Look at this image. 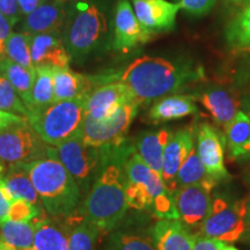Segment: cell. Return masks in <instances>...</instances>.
<instances>
[{
	"label": "cell",
	"mask_w": 250,
	"mask_h": 250,
	"mask_svg": "<svg viewBox=\"0 0 250 250\" xmlns=\"http://www.w3.org/2000/svg\"><path fill=\"white\" fill-rule=\"evenodd\" d=\"M225 136L208 123H202L196 130V148L206 173L217 184L232 179L225 166Z\"/></svg>",
	"instance_id": "cell-11"
},
{
	"label": "cell",
	"mask_w": 250,
	"mask_h": 250,
	"mask_svg": "<svg viewBox=\"0 0 250 250\" xmlns=\"http://www.w3.org/2000/svg\"><path fill=\"white\" fill-rule=\"evenodd\" d=\"M101 232L102 230L95 224L86 219L81 213L77 223L70 227L68 250H95Z\"/></svg>",
	"instance_id": "cell-33"
},
{
	"label": "cell",
	"mask_w": 250,
	"mask_h": 250,
	"mask_svg": "<svg viewBox=\"0 0 250 250\" xmlns=\"http://www.w3.org/2000/svg\"><path fill=\"white\" fill-rule=\"evenodd\" d=\"M102 148V167L88 195L81 203L80 212L101 230L110 232L123 221L129 208L123 166L133 148V143L124 140L118 145Z\"/></svg>",
	"instance_id": "cell-1"
},
{
	"label": "cell",
	"mask_w": 250,
	"mask_h": 250,
	"mask_svg": "<svg viewBox=\"0 0 250 250\" xmlns=\"http://www.w3.org/2000/svg\"><path fill=\"white\" fill-rule=\"evenodd\" d=\"M12 202H13V198H12L11 193L8 192L7 188H6L1 179L0 180V223L8 219Z\"/></svg>",
	"instance_id": "cell-39"
},
{
	"label": "cell",
	"mask_w": 250,
	"mask_h": 250,
	"mask_svg": "<svg viewBox=\"0 0 250 250\" xmlns=\"http://www.w3.org/2000/svg\"><path fill=\"white\" fill-rule=\"evenodd\" d=\"M191 184H202V186L211 187L213 189L218 186L206 173L204 165L197 153L196 144L188 153L186 160L183 161L177 173V189L181 187L191 186Z\"/></svg>",
	"instance_id": "cell-31"
},
{
	"label": "cell",
	"mask_w": 250,
	"mask_h": 250,
	"mask_svg": "<svg viewBox=\"0 0 250 250\" xmlns=\"http://www.w3.org/2000/svg\"><path fill=\"white\" fill-rule=\"evenodd\" d=\"M19 6H20V11L22 13L23 17L30 14L31 12H34L37 7H40L43 2H45L46 0H18Z\"/></svg>",
	"instance_id": "cell-44"
},
{
	"label": "cell",
	"mask_w": 250,
	"mask_h": 250,
	"mask_svg": "<svg viewBox=\"0 0 250 250\" xmlns=\"http://www.w3.org/2000/svg\"><path fill=\"white\" fill-rule=\"evenodd\" d=\"M2 182L7 188L8 192L11 193L13 201L19 198L24 199L33 205L43 208L40 197L37 195L33 182H31L26 164L7 166L4 176H2Z\"/></svg>",
	"instance_id": "cell-27"
},
{
	"label": "cell",
	"mask_w": 250,
	"mask_h": 250,
	"mask_svg": "<svg viewBox=\"0 0 250 250\" xmlns=\"http://www.w3.org/2000/svg\"><path fill=\"white\" fill-rule=\"evenodd\" d=\"M225 1L230 6H242V7L250 4V0H225Z\"/></svg>",
	"instance_id": "cell-47"
},
{
	"label": "cell",
	"mask_w": 250,
	"mask_h": 250,
	"mask_svg": "<svg viewBox=\"0 0 250 250\" xmlns=\"http://www.w3.org/2000/svg\"><path fill=\"white\" fill-rule=\"evenodd\" d=\"M67 0H46L21 20L20 31L28 35L62 30L66 20Z\"/></svg>",
	"instance_id": "cell-19"
},
{
	"label": "cell",
	"mask_w": 250,
	"mask_h": 250,
	"mask_svg": "<svg viewBox=\"0 0 250 250\" xmlns=\"http://www.w3.org/2000/svg\"><path fill=\"white\" fill-rule=\"evenodd\" d=\"M131 100L134 99L130 89L120 80L103 83L94 89L87 98L86 117L92 120H102Z\"/></svg>",
	"instance_id": "cell-17"
},
{
	"label": "cell",
	"mask_w": 250,
	"mask_h": 250,
	"mask_svg": "<svg viewBox=\"0 0 250 250\" xmlns=\"http://www.w3.org/2000/svg\"><path fill=\"white\" fill-rule=\"evenodd\" d=\"M54 99V76L51 66H41L35 68V80L31 88L30 99L26 105L28 116L34 111L40 110L51 103Z\"/></svg>",
	"instance_id": "cell-29"
},
{
	"label": "cell",
	"mask_w": 250,
	"mask_h": 250,
	"mask_svg": "<svg viewBox=\"0 0 250 250\" xmlns=\"http://www.w3.org/2000/svg\"><path fill=\"white\" fill-rule=\"evenodd\" d=\"M0 250H14L13 248H11V247H8L6 243H4L0 240Z\"/></svg>",
	"instance_id": "cell-49"
},
{
	"label": "cell",
	"mask_w": 250,
	"mask_h": 250,
	"mask_svg": "<svg viewBox=\"0 0 250 250\" xmlns=\"http://www.w3.org/2000/svg\"><path fill=\"white\" fill-rule=\"evenodd\" d=\"M30 55L34 67H70L71 58L62 41V30L30 35Z\"/></svg>",
	"instance_id": "cell-18"
},
{
	"label": "cell",
	"mask_w": 250,
	"mask_h": 250,
	"mask_svg": "<svg viewBox=\"0 0 250 250\" xmlns=\"http://www.w3.org/2000/svg\"><path fill=\"white\" fill-rule=\"evenodd\" d=\"M193 96L223 129L232 122L239 111V100L232 92L224 87H205Z\"/></svg>",
	"instance_id": "cell-21"
},
{
	"label": "cell",
	"mask_w": 250,
	"mask_h": 250,
	"mask_svg": "<svg viewBox=\"0 0 250 250\" xmlns=\"http://www.w3.org/2000/svg\"><path fill=\"white\" fill-rule=\"evenodd\" d=\"M114 13L108 0H67L62 29L71 62L83 65L112 46Z\"/></svg>",
	"instance_id": "cell-2"
},
{
	"label": "cell",
	"mask_w": 250,
	"mask_h": 250,
	"mask_svg": "<svg viewBox=\"0 0 250 250\" xmlns=\"http://www.w3.org/2000/svg\"><path fill=\"white\" fill-rule=\"evenodd\" d=\"M247 199H234L217 193L212 199L211 210L197 234L219 240L224 243H235L246 234Z\"/></svg>",
	"instance_id": "cell-7"
},
{
	"label": "cell",
	"mask_w": 250,
	"mask_h": 250,
	"mask_svg": "<svg viewBox=\"0 0 250 250\" xmlns=\"http://www.w3.org/2000/svg\"><path fill=\"white\" fill-rule=\"evenodd\" d=\"M42 208L33 205L24 199H14L9 208L8 219L13 221H31L40 217Z\"/></svg>",
	"instance_id": "cell-36"
},
{
	"label": "cell",
	"mask_w": 250,
	"mask_h": 250,
	"mask_svg": "<svg viewBox=\"0 0 250 250\" xmlns=\"http://www.w3.org/2000/svg\"><path fill=\"white\" fill-rule=\"evenodd\" d=\"M213 188L202 184L181 187L174 192V201L176 206L179 220L192 232L195 228L201 227L208 217L212 205Z\"/></svg>",
	"instance_id": "cell-12"
},
{
	"label": "cell",
	"mask_w": 250,
	"mask_h": 250,
	"mask_svg": "<svg viewBox=\"0 0 250 250\" xmlns=\"http://www.w3.org/2000/svg\"><path fill=\"white\" fill-rule=\"evenodd\" d=\"M225 39L233 49L250 48V4L242 7L227 23Z\"/></svg>",
	"instance_id": "cell-32"
},
{
	"label": "cell",
	"mask_w": 250,
	"mask_h": 250,
	"mask_svg": "<svg viewBox=\"0 0 250 250\" xmlns=\"http://www.w3.org/2000/svg\"><path fill=\"white\" fill-rule=\"evenodd\" d=\"M124 177L131 182L142 183L153 198L152 214L158 219H179L173 193L165 187L158 174L142 160L134 147L124 161Z\"/></svg>",
	"instance_id": "cell-10"
},
{
	"label": "cell",
	"mask_w": 250,
	"mask_h": 250,
	"mask_svg": "<svg viewBox=\"0 0 250 250\" xmlns=\"http://www.w3.org/2000/svg\"><path fill=\"white\" fill-rule=\"evenodd\" d=\"M204 78V71L188 61H170L162 57L142 56L131 62L118 80L130 89L139 104L179 92L188 83Z\"/></svg>",
	"instance_id": "cell-3"
},
{
	"label": "cell",
	"mask_w": 250,
	"mask_h": 250,
	"mask_svg": "<svg viewBox=\"0 0 250 250\" xmlns=\"http://www.w3.org/2000/svg\"><path fill=\"white\" fill-rule=\"evenodd\" d=\"M88 96L64 100L29 114L27 122L50 146L61 145L81 133Z\"/></svg>",
	"instance_id": "cell-5"
},
{
	"label": "cell",
	"mask_w": 250,
	"mask_h": 250,
	"mask_svg": "<svg viewBox=\"0 0 250 250\" xmlns=\"http://www.w3.org/2000/svg\"><path fill=\"white\" fill-rule=\"evenodd\" d=\"M0 12L7 19L12 27L23 19L18 0H0Z\"/></svg>",
	"instance_id": "cell-38"
},
{
	"label": "cell",
	"mask_w": 250,
	"mask_h": 250,
	"mask_svg": "<svg viewBox=\"0 0 250 250\" xmlns=\"http://www.w3.org/2000/svg\"><path fill=\"white\" fill-rule=\"evenodd\" d=\"M41 204L49 217L68 219L79 211L83 198L76 181L54 155L26 164Z\"/></svg>",
	"instance_id": "cell-4"
},
{
	"label": "cell",
	"mask_w": 250,
	"mask_h": 250,
	"mask_svg": "<svg viewBox=\"0 0 250 250\" xmlns=\"http://www.w3.org/2000/svg\"><path fill=\"white\" fill-rule=\"evenodd\" d=\"M149 228L140 221L121 223L109 232L104 250H155Z\"/></svg>",
	"instance_id": "cell-23"
},
{
	"label": "cell",
	"mask_w": 250,
	"mask_h": 250,
	"mask_svg": "<svg viewBox=\"0 0 250 250\" xmlns=\"http://www.w3.org/2000/svg\"><path fill=\"white\" fill-rule=\"evenodd\" d=\"M173 133V131L168 127L154 131H144L137 136L133 142V147L142 160L158 174L161 173L165 147Z\"/></svg>",
	"instance_id": "cell-24"
},
{
	"label": "cell",
	"mask_w": 250,
	"mask_h": 250,
	"mask_svg": "<svg viewBox=\"0 0 250 250\" xmlns=\"http://www.w3.org/2000/svg\"><path fill=\"white\" fill-rule=\"evenodd\" d=\"M195 145V130L187 127L173 133L166 145L160 176L165 187L170 193L177 190V173L186 160L188 153Z\"/></svg>",
	"instance_id": "cell-16"
},
{
	"label": "cell",
	"mask_w": 250,
	"mask_h": 250,
	"mask_svg": "<svg viewBox=\"0 0 250 250\" xmlns=\"http://www.w3.org/2000/svg\"><path fill=\"white\" fill-rule=\"evenodd\" d=\"M224 245L225 243L219 241V240L210 239V237L197 234L195 246H193L192 250H220Z\"/></svg>",
	"instance_id": "cell-40"
},
{
	"label": "cell",
	"mask_w": 250,
	"mask_h": 250,
	"mask_svg": "<svg viewBox=\"0 0 250 250\" xmlns=\"http://www.w3.org/2000/svg\"><path fill=\"white\" fill-rule=\"evenodd\" d=\"M0 110L19 115L27 120L28 110L17 90L0 70Z\"/></svg>",
	"instance_id": "cell-35"
},
{
	"label": "cell",
	"mask_w": 250,
	"mask_h": 250,
	"mask_svg": "<svg viewBox=\"0 0 250 250\" xmlns=\"http://www.w3.org/2000/svg\"><path fill=\"white\" fill-rule=\"evenodd\" d=\"M35 221L7 220L0 223V240L17 250L33 249Z\"/></svg>",
	"instance_id": "cell-28"
},
{
	"label": "cell",
	"mask_w": 250,
	"mask_h": 250,
	"mask_svg": "<svg viewBox=\"0 0 250 250\" xmlns=\"http://www.w3.org/2000/svg\"><path fill=\"white\" fill-rule=\"evenodd\" d=\"M54 146L43 140L27 120L0 131V161L6 166L31 164L52 155Z\"/></svg>",
	"instance_id": "cell-8"
},
{
	"label": "cell",
	"mask_w": 250,
	"mask_h": 250,
	"mask_svg": "<svg viewBox=\"0 0 250 250\" xmlns=\"http://www.w3.org/2000/svg\"><path fill=\"white\" fill-rule=\"evenodd\" d=\"M220 250H239V249H236L235 247L229 246V245H227V243H225V245H224L223 247H221Z\"/></svg>",
	"instance_id": "cell-50"
},
{
	"label": "cell",
	"mask_w": 250,
	"mask_h": 250,
	"mask_svg": "<svg viewBox=\"0 0 250 250\" xmlns=\"http://www.w3.org/2000/svg\"><path fill=\"white\" fill-rule=\"evenodd\" d=\"M149 233L155 250H192L197 235L179 219H158Z\"/></svg>",
	"instance_id": "cell-20"
},
{
	"label": "cell",
	"mask_w": 250,
	"mask_h": 250,
	"mask_svg": "<svg viewBox=\"0 0 250 250\" xmlns=\"http://www.w3.org/2000/svg\"><path fill=\"white\" fill-rule=\"evenodd\" d=\"M241 104H242L243 111H246L247 114L249 115V117H250V93L247 94L245 98L242 99Z\"/></svg>",
	"instance_id": "cell-46"
},
{
	"label": "cell",
	"mask_w": 250,
	"mask_h": 250,
	"mask_svg": "<svg viewBox=\"0 0 250 250\" xmlns=\"http://www.w3.org/2000/svg\"><path fill=\"white\" fill-rule=\"evenodd\" d=\"M52 155L62 162L76 181L83 201L102 167L103 148L87 144L79 133L54 147Z\"/></svg>",
	"instance_id": "cell-6"
},
{
	"label": "cell",
	"mask_w": 250,
	"mask_h": 250,
	"mask_svg": "<svg viewBox=\"0 0 250 250\" xmlns=\"http://www.w3.org/2000/svg\"><path fill=\"white\" fill-rule=\"evenodd\" d=\"M235 78L237 85H245V83H247L250 80V51L243 57L241 62H240Z\"/></svg>",
	"instance_id": "cell-41"
},
{
	"label": "cell",
	"mask_w": 250,
	"mask_h": 250,
	"mask_svg": "<svg viewBox=\"0 0 250 250\" xmlns=\"http://www.w3.org/2000/svg\"><path fill=\"white\" fill-rule=\"evenodd\" d=\"M6 167H7V166H6L2 161H0V180H1L2 176H4V174L6 171Z\"/></svg>",
	"instance_id": "cell-48"
},
{
	"label": "cell",
	"mask_w": 250,
	"mask_h": 250,
	"mask_svg": "<svg viewBox=\"0 0 250 250\" xmlns=\"http://www.w3.org/2000/svg\"><path fill=\"white\" fill-rule=\"evenodd\" d=\"M132 8L142 27L153 36L173 30L181 9L167 0H132Z\"/></svg>",
	"instance_id": "cell-15"
},
{
	"label": "cell",
	"mask_w": 250,
	"mask_h": 250,
	"mask_svg": "<svg viewBox=\"0 0 250 250\" xmlns=\"http://www.w3.org/2000/svg\"><path fill=\"white\" fill-rule=\"evenodd\" d=\"M55 102L88 96L103 83L118 80V73L87 76L72 71L70 67H52Z\"/></svg>",
	"instance_id": "cell-14"
},
{
	"label": "cell",
	"mask_w": 250,
	"mask_h": 250,
	"mask_svg": "<svg viewBox=\"0 0 250 250\" xmlns=\"http://www.w3.org/2000/svg\"><path fill=\"white\" fill-rule=\"evenodd\" d=\"M139 105L138 102L131 100L102 120L85 117L81 129L83 140L95 147H109L123 143L138 114Z\"/></svg>",
	"instance_id": "cell-9"
},
{
	"label": "cell",
	"mask_w": 250,
	"mask_h": 250,
	"mask_svg": "<svg viewBox=\"0 0 250 250\" xmlns=\"http://www.w3.org/2000/svg\"><path fill=\"white\" fill-rule=\"evenodd\" d=\"M12 34V26L8 22V20L2 15L0 12V57L4 56V50H5V43L9 35Z\"/></svg>",
	"instance_id": "cell-42"
},
{
	"label": "cell",
	"mask_w": 250,
	"mask_h": 250,
	"mask_svg": "<svg viewBox=\"0 0 250 250\" xmlns=\"http://www.w3.org/2000/svg\"><path fill=\"white\" fill-rule=\"evenodd\" d=\"M198 114V107L193 95L170 94L153 102L148 111V121L161 124Z\"/></svg>",
	"instance_id": "cell-22"
},
{
	"label": "cell",
	"mask_w": 250,
	"mask_h": 250,
	"mask_svg": "<svg viewBox=\"0 0 250 250\" xmlns=\"http://www.w3.org/2000/svg\"><path fill=\"white\" fill-rule=\"evenodd\" d=\"M225 145L232 160L250 159V117L239 110L232 122L224 129Z\"/></svg>",
	"instance_id": "cell-26"
},
{
	"label": "cell",
	"mask_w": 250,
	"mask_h": 250,
	"mask_svg": "<svg viewBox=\"0 0 250 250\" xmlns=\"http://www.w3.org/2000/svg\"><path fill=\"white\" fill-rule=\"evenodd\" d=\"M243 240L250 243V197L247 198V211H246V234Z\"/></svg>",
	"instance_id": "cell-45"
},
{
	"label": "cell",
	"mask_w": 250,
	"mask_h": 250,
	"mask_svg": "<svg viewBox=\"0 0 250 250\" xmlns=\"http://www.w3.org/2000/svg\"><path fill=\"white\" fill-rule=\"evenodd\" d=\"M0 70L17 90L24 105H27L30 99L34 80H35V70L21 66L17 62H12L6 56L0 57Z\"/></svg>",
	"instance_id": "cell-30"
},
{
	"label": "cell",
	"mask_w": 250,
	"mask_h": 250,
	"mask_svg": "<svg viewBox=\"0 0 250 250\" xmlns=\"http://www.w3.org/2000/svg\"><path fill=\"white\" fill-rule=\"evenodd\" d=\"M37 218L34 219L36 226L33 248L35 250H68L70 227L61 223L64 219Z\"/></svg>",
	"instance_id": "cell-25"
},
{
	"label": "cell",
	"mask_w": 250,
	"mask_h": 250,
	"mask_svg": "<svg viewBox=\"0 0 250 250\" xmlns=\"http://www.w3.org/2000/svg\"><path fill=\"white\" fill-rule=\"evenodd\" d=\"M4 56L21 66L35 70L30 55V35L26 33H13L5 43Z\"/></svg>",
	"instance_id": "cell-34"
},
{
	"label": "cell",
	"mask_w": 250,
	"mask_h": 250,
	"mask_svg": "<svg viewBox=\"0 0 250 250\" xmlns=\"http://www.w3.org/2000/svg\"><path fill=\"white\" fill-rule=\"evenodd\" d=\"M24 120H26V118L22 116H19V115L0 110V131L5 129V127L9 126V125L19 123V122H22Z\"/></svg>",
	"instance_id": "cell-43"
},
{
	"label": "cell",
	"mask_w": 250,
	"mask_h": 250,
	"mask_svg": "<svg viewBox=\"0 0 250 250\" xmlns=\"http://www.w3.org/2000/svg\"><path fill=\"white\" fill-rule=\"evenodd\" d=\"M175 4L189 15L199 18L210 13L217 4V0H175Z\"/></svg>",
	"instance_id": "cell-37"
},
{
	"label": "cell",
	"mask_w": 250,
	"mask_h": 250,
	"mask_svg": "<svg viewBox=\"0 0 250 250\" xmlns=\"http://www.w3.org/2000/svg\"><path fill=\"white\" fill-rule=\"evenodd\" d=\"M152 37V34L147 33L139 23L129 0H118L114 9L112 48L118 52L127 54L147 43Z\"/></svg>",
	"instance_id": "cell-13"
}]
</instances>
